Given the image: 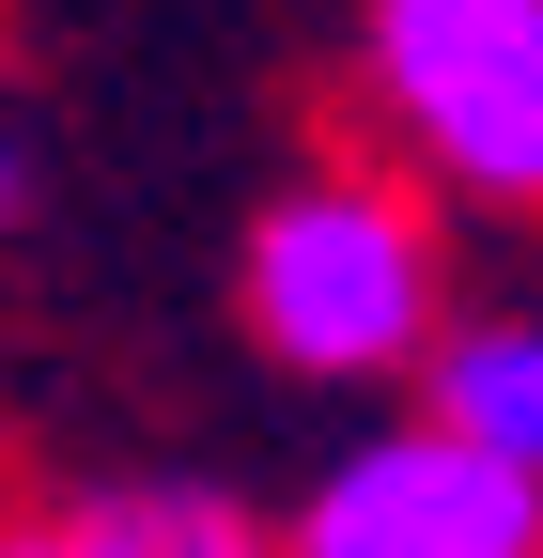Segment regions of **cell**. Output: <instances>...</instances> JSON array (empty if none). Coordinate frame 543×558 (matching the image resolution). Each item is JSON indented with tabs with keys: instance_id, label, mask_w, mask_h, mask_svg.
<instances>
[{
	"instance_id": "cell-1",
	"label": "cell",
	"mask_w": 543,
	"mask_h": 558,
	"mask_svg": "<svg viewBox=\"0 0 543 558\" xmlns=\"http://www.w3.org/2000/svg\"><path fill=\"white\" fill-rule=\"evenodd\" d=\"M249 341L311 388H388L450 311V233L435 186H403L388 156H326L249 218Z\"/></svg>"
},
{
	"instance_id": "cell-2",
	"label": "cell",
	"mask_w": 543,
	"mask_h": 558,
	"mask_svg": "<svg viewBox=\"0 0 543 558\" xmlns=\"http://www.w3.org/2000/svg\"><path fill=\"white\" fill-rule=\"evenodd\" d=\"M358 109L403 186L543 218V0H358Z\"/></svg>"
},
{
	"instance_id": "cell-3",
	"label": "cell",
	"mask_w": 543,
	"mask_h": 558,
	"mask_svg": "<svg viewBox=\"0 0 543 558\" xmlns=\"http://www.w3.org/2000/svg\"><path fill=\"white\" fill-rule=\"evenodd\" d=\"M280 558H543V481L466 450L450 418H388L295 497Z\"/></svg>"
},
{
	"instance_id": "cell-4",
	"label": "cell",
	"mask_w": 543,
	"mask_h": 558,
	"mask_svg": "<svg viewBox=\"0 0 543 558\" xmlns=\"http://www.w3.org/2000/svg\"><path fill=\"white\" fill-rule=\"evenodd\" d=\"M420 418H450L466 450H497L543 481V311H435V341L403 357Z\"/></svg>"
},
{
	"instance_id": "cell-5",
	"label": "cell",
	"mask_w": 543,
	"mask_h": 558,
	"mask_svg": "<svg viewBox=\"0 0 543 558\" xmlns=\"http://www.w3.org/2000/svg\"><path fill=\"white\" fill-rule=\"evenodd\" d=\"M0 558H280V527H249L202 481H109L62 512H0Z\"/></svg>"
},
{
	"instance_id": "cell-6",
	"label": "cell",
	"mask_w": 543,
	"mask_h": 558,
	"mask_svg": "<svg viewBox=\"0 0 543 558\" xmlns=\"http://www.w3.org/2000/svg\"><path fill=\"white\" fill-rule=\"evenodd\" d=\"M0 218H16V140H0Z\"/></svg>"
}]
</instances>
